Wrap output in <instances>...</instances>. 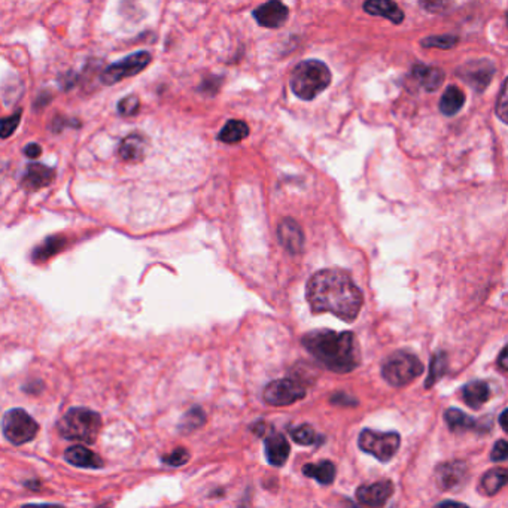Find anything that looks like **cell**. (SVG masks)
I'll return each instance as SVG.
<instances>
[{"mask_svg": "<svg viewBox=\"0 0 508 508\" xmlns=\"http://www.w3.org/2000/svg\"><path fill=\"white\" fill-rule=\"evenodd\" d=\"M306 297L315 313H331L352 322L363 307V292L351 276L336 269L315 273L306 288Z\"/></svg>", "mask_w": 508, "mask_h": 508, "instance_id": "obj_1", "label": "cell"}, {"mask_svg": "<svg viewBox=\"0 0 508 508\" xmlns=\"http://www.w3.org/2000/svg\"><path fill=\"white\" fill-rule=\"evenodd\" d=\"M301 343L320 364L334 373H351L361 363L359 346L351 331L316 329L307 332Z\"/></svg>", "mask_w": 508, "mask_h": 508, "instance_id": "obj_2", "label": "cell"}, {"mask_svg": "<svg viewBox=\"0 0 508 508\" xmlns=\"http://www.w3.org/2000/svg\"><path fill=\"white\" fill-rule=\"evenodd\" d=\"M331 84V72L327 64L319 60L301 61L291 75L294 95L303 100H313Z\"/></svg>", "mask_w": 508, "mask_h": 508, "instance_id": "obj_3", "label": "cell"}, {"mask_svg": "<svg viewBox=\"0 0 508 508\" xmlns=\"http://www.w3.org/2000/svg\"><path fill=\"white\" fill-rule=\"evenodd\" d=\"M102 428L100 414L84 407L71 409L59 422L60 434L73 441L91 445L97 440Z\"/></svg>", "mask_w": 508, "mask_h": 508, "instance_id": "obj_4", "label": "cell"}, {"mask_svg": "<svg viewBox=\"0 0 508 508\" xmlns=\"http://www.w3.org/2000/svg\"><path fill=\"white\" fill-rule=\"evenodd\" d=\"M422 373L423 365L421 359L416 355L404 351L392 353L382 365L383 379L395 387H403L411 383L422 376Z\"/></svg>", "mask_w": 508, "mask_h": 508, "instance_id": "obj_5", "label": "cell"}, {"mask_svg": "<svg viewBox=\"0 0 508 508\" xmlns=\"http://www.w3.org/2000/svg\"><path fill=\"white\" fill-rule=\"evenodd\" d=\"M401 437L398 433H379L373 430L361 431L358 438L359 449L371 454L380 462L391 461L398 452Z\"/></svg>", "mask_w": 508, "mask_h": 508, "instance_id": "obj_6", "label": "cell"}, {"mask_svg": "<svg viewBox=\"0 0 508 508\" xmlns=\"http://www.w3.org/2000/svg\"><path fill=\"white\" fill-rule=\"evenodd\" d=\"M2 430L12 445L20 446L29 443L36 437L39 425L25 410L12 409L5 414Z\"/></svg>", "mask_w": 508, "mask_h": 508, "instance_id": "obj_7", "label": "cell"}, {"mask_svg": "<svg viewBox=\"0 0 508 508\" xmlns=\"http://www.w3.org/2000/svg\"><path fill=\"white\" fill-rule=\"evenodd\" d=\"M264 401L273 407H286L306 397V387L294 379H277L270 382L264 389Z\"/></svg>", "mask_w": 508, "mask_h": 508, "instance_id": "obj_8", "label": "cell"}, {"mask_svg": "<svg viewBox=\"0 0 508 508\" xmlns=\"http://www.w3.org/2000/svg\"><path fill=\"white\" fill-rule=\"evenodd\" d=\"M150 63H151L150 52L146 51L135 52V54L126 57L124 60L111 64L109 68L103 72L102 81L106 85H114L119 81H123L126 78L140 73Z\"/></svg>", "mask_w": 508, "mask_h": 508, "instance_id": "obj_9", "label": "cell"}, {"mask_svg": "<svg viewBox=\"0 0 508 508\" xmlns=\"http://www.w3.org/2000/svg\"><path fill=\"white\" fill-rule=\"evenodd\" d=\"M493 72V64L486 60H481L470 61L462 66V68L458 69V76H461L468 85L474 87L477 91H483L489 85Z\"/></svg>", "mask_w": 508, "mask_h": 508, "instance_id": "obj_10", "label": "cell"}, {"mask_svg": "<svg viewBox=\"0 0 508 508\" xmlns=\"http://www.w3.org/2000/svg\"><path fill=\"white\" fill-rule=\"evenodd\" d=\"M468 474V468L461 461H452L440 464L435 468V480L440 489L454 490L464 485Z\"/></svg>", "mask_w": 508, "mask_h": 508, "instance_id": "obj_11", "label": "cell"}, {"mask_svg": "<svg viewBox=\"0 0 508 508\" xmlns=\"http://www.w3.org/2000/svg\"><path fill=\"white\" fill-rule=\"evenodd\" d=\"M394 485L389 480L377 481V483L363 485L356 490V498L361 504L371 508H382L387 500L392 497Z\"/></svg>", "mask_w": 508, "mask_h": 508, "instance_id": "obj_12", "label": "cell"}, {"mask_svg": "<svg viewBox=\"0 0 508 508\" xmlns=\"http://www.w3.org/2000/svg\"><path fill=\"white\" fill-rule=\"evenodd\" d=\"M252 16L262 28L277 29L286 23L289 11L282 2H269L258 6L252 12Z\"/></svg>", "mask_w": 508, "mask_h": 508, "instance_id": "obj_13", "label": "cell"}, {"mask_svg": "<svg viewBox=\"0 0 508 508\" xmlns=\"http://www.w3.org/2000/svg\"><path fill=\"white\" fill-rule=\"evenodd\" d=\"M279 240L282 246L291 252V253H300L303 250L304 246V236L303 231L300 229V225L291 219V218H285L280 221L279 224Z\"/></svg>", "mask_w": 508, "mask_h": 508, "instance_id": "obj_14", "label": "cell"}, {"mask_svg": "<svg viewBox=\"0 0 508 508\" xmlns=\"http://www.w3.org/2000/svg\"><path fill=\"white\" fill-rule=\"evenodd\" d=\"M264 446H265V456L270 465L282 466L286 464L291 447L282 434L267 435L264 440Z\"/></svg>", "mask_w": 508, "mask_h": 508, "instance_id": "obj_15", "label": "cell"}, {"mask_svg": "<svg viewBox=\"0 0 508 508\" xmlns=\"http://www.w3.org/2000/svg\"><path fill=\"white\" fill-rule=\"evenodd\" d=\"M56 176V171L44 164H29L28 171L23 178V186L25 190L36 191L48 186Z\"/></svg>", "mask_w": 508, "mask_h": 508, "instance_id": "obj_16", "label": "cell"}, {"mask_svg": "<svg viewBox=\"0 0 508 508\" xmlns=\"http://www.w3.org/2000/svg\"><path fill=\"white\" fill-rule=\"evenodd\" d=\"M64 458L71 465L79 468H92V470H97V468L103 466V461L99 454L85 446L69 447L64 453Z\"/></svg>", "mask_w": 508, "mask_h": 508, "instance_id": "obj_17", "label": "cell"}, {"mask_svg": "<svg viewBox=\"0 0 508 508\" xmlns=\"http://www.w3.org/2000/svg\"><path fill=\"white\" fill-rule=\"evenodd\" d=\"M490 397V387L483 380H473L462 387V398L471 409H480Z\"/></svg>", "mask_w": 508, "mask_h": 508, "instance_id": "obj_18", "label": "cell"}, {"mask_svg": "<svg viewBox=\"0 0 508 508\" xmlns=\"http://www.w3.org/2000/svg\"><path fill=\"white\" fill-rule=\"evenodd\" d=\"M363 8L370 16H379L387 18L394 24H399L404 20V12L401 11V8L397 4L389 2V0H373V2L364 4Z\"/></svg>", "mask_w": 508, "mask_h": 508, "instance_id": "obj_19", "label": "cell"}, {"mask_svg": "<svg viewBox=\"0 0 508 508\" xmlns=\"http://www.w3.org/2000/svg\"><path fill=\"white\" fill-rule=\"evenodd\" d=\"M413 76L426 91H435L445 81V73L441 69L430 68V66L418 64L413 68Z\"/></svg>", "mask_w": 508, "mask_h": 508, "instance_id": "obj_20", "label": "cell"}, {"mask_svg": "<svg viewBox=\"0 0 508 508\" xmlns=\"http://www.w3.org/2000/svg\"><path fill=\"white\" fill-rule=\"evenodd\" d=\"M303 474L306 477L315 478L320 485H331L336 478V465L329 461H322L319 464H307L303 466Z\"/></svg>", "mask_w": 508, "mask_h": 508, "instance_id": "obj_21", "label": "cell"}, {"mask_svg": "<svg viewBox=\"0 0 508 508\" xmlns=\"http://www.w3.org/2000/svg\"><path fill=\"white\" fill-rule=\"evenodd\" d=\"M445 421L452 433L470 431L474 430V428L478 425L474 418H471L470 414L461 411L459 409H447L445 413Z\"/></svg>", "mask_w": 508, "mask_h": 508, "instance_id": "obj_22", "label": "cell"}, {"mask_svg": "<svg viewBox=\"0 0 508 508\" xmlns=\"http://www.w3.org/2000/svg\"><path fill=\"white\" fill-rule=\"evenodd\" d=\"M119 155L126 162H140L145 155V139L140 135L127 136L119 145Z\"/></svg>", "mask_w": 508, "mask_h": 508, "instance_id": "obj_23", "label": "cell"}, {"mask_svg": "<svg viewBox=\"0 0 508 508\" xmlns=\"http://www.w3.org/2000/svg\"><path fill=\"white\" fill-rule=\"evenodd\" d=\"M507 483V470L504 468H493L489 470L480 480V490L488 497L497 495Z\"/></svg>", "mask_w": 508, "mask_h": 508, "instance_id": "obj_24", "label": "cell"}, {"mask_svg": "<svg viewBox=\"0 0 508 508\" xmlns=\"http://www.w3.org/2000/svg\"><path fill=\"white\" fill-rule=\"evenodd\" d=\"M66 242H68V240H66L64 236L48 237L33 250V261L44 262V261L49 260L51 257H54L56 253H59L66 246Z\"/></svg>", "mask_w": 508, "mask_h": 508, "instance_id": "obj_25", "label": "cell"}, {"mask_svg": "<svg viewBox=\"0 0 508 508\" xmlns=\"http://www.w3.org/2000/svg\"><path fill=\"white\" fill-rule=\"evenodd\" d=\"M465 103L464 92L458 87H449L440 100V111L447 116L456 115Z\"/></svg>", "mask_w": 508, "mask_h": 508, "instance_id": "obj_26", "label": "cell"}, {"mask_svg": "<svg viewBox=\"0 0 508 508\" xmlns=\"http://www.w3.org/2000/svg\"><path fill=\"white\" fill-rule=\"evenodd\" d=\"M249 135V127L240 119H230L221 130L218 139L224 143H237Z\"/></svg>", "mask_w": 508, "mask_h": 508, "instance_id": "obj_27", "label": "cell"}, {"mask_svg": "<svg viewBox=\"0 0 508 508\" xmlns=\"http://www.w3.org/2000/svg\"><path fill=\"white\" fill-rule=\"evenodd\" d=\"M449 368V363H447V355L445 352H437L433 359H431V365H430V373H428V379L425 382V387L426 389H431V387L441 380V377L445 376Z\"/></svg>", "mask_w": 508, "mask_h": 508, "instance_id": "obj_28", "label": "cell"}, {"mask_svg": "<svg viewBox=\"0 0 508 508\" xmlns=\"http://www.w3.org/2000/svg\"><path fill=\"white\" fill-rule=\"evenodd\" d=\"M291 437L297 445H301V446L318 445V435L313 431V428L307 423L291 430Z\"/></svg>", "mask_w": 508, "mask_h": 508, "instance_id": "obj_29", "label": "cell"}, {"mask_svg": "<svg viewBox=\"0 0 508 508\" xmlns=\"http://www.w3.org/2000/svg\"><path fill=\"white\" fill-rule=\"evenodd\" d=\"M205 422H206V416H205L203 410L200 407H194L183 416V419L181 422V430L183 433H191V431H195L197 428L202 426Z\"/></svg>", "mask_w": 508, "mask_h": 508, "instance_id": "obj_30", "label": "cell"}, {"mask_svg": "<svg viewBox=\"0 0 508 508\" xmlns=\"http://www.w3.org/2000/svg\"><path fill=\"white\" fill-rule=\"evenodd\" d=\"M456 44H458V37L449 35L430 36L422 41V47L425 48H440V49H450Z\"/></svg>", "mask_w": 508, "mask_h": 508, "instance_id": "obj_31", "label": "cell"}, {"mask_svg": "<svg viewBox=\"0 0 508 508\" xmlns=\"http://www.w3.org/2000/svg\"><path fill=\"white\" fill-rule=\"evenodd\" d=\"M20 118H21L20 112H17L16 115H11L8 118H0V138L6 139L14 135V131L17 130V127L20 124Z\"/></svg>", "mask_w": 508, "mask_h": 508, "instance_id": "obj_32", "label": "cell"}, {"mask_svg": "<svg viewBox=\"0 0 508 508\" xmlns=\"http://www.w3.org/2000/svg\"><path fill=\"white\" fill-rule=\"evenodd\" d=\"M139 99L136 96H127L118 103V111L124 116H131L139 111Z\"/></svg>", "mask_w": 508, "mask_h": 508, "instance_id": "obj_33", "label": "cell"}, {"mask_svg": "<svg viewBox=\"0 0 508 508\" xmlns=\"http://www.w3.org/2000/svg\"><path fill=\"white\" fill-rule=\"evenodd\" d=\"M188 459H190V453L186 452L183 447L175 449L170 454H167V456L163 458L164 464H169L171 466H181L188 462Z\"/></svg>", "mask_w": 508, "mask_h": 508, "instance_id": "obj_34", "label": "cell"}, {"mask_svg": "<svg viewBox=\"0 0 508 508\" xmlns=\"http://www.w3.org/2000/svg\"><path fill=\"white\" fill-rule=\"evenodd\" d=\"M508 454V447H507V441L505 440H500L495 443L492 453H490V459L495 462H502L507 459Z\"/></svg>", "mask_w": 508, "mask_h": 508, "instance_id": "obj_35", "label": "cell"}, {"mask_svg": "<svg viewBox=\"0 0 508 508\" xmlns=\"http://www.w3.org/2000/svg\"><path fill=\"white\" fill-rule=\"evenodd\" d=\"M507 81H504L502 87H501V95H500V99H498V103H497V114L500 115V118L502 119V121L505 123L507 121Z\"/></svg>", "mask_w": 508, "mask_h": 508, "instance_id": "obj_36", "label": "cell"}, {"mask_svg": "<svg viewBox=\"0 0 508 508\" xmlns=\"http://www.w3.org/2000/svg\"><path fill=\"white\" fill-rule=\"evenodd\" d=\"M24 152H25V155H28V157H30V158H36V157H39V155H41V152H42V148H41V146H39L37 143H30V145H28V146H25V150H24Z\"/></svg>", "mask_w": 508, "mask_h": 508, "instance_id": "obj_37", "label": "cell"}, {"mask_svg": "<svg viewBox=\"0 0 508 508\" xmlns=\"http://www.w3.org/2000/svg\"><path fill=\"white\" fill-rule=\"evenodd\" d=\"M435 508H468L465 504L456 502V501H443L435 505Z\"/></svg>", "mask_w": 508, "mask_h": 508, "instance_id": "obj_38", "label": "cell"}, {"mask_svg": "<svg viewBox=\"0 0 508 508\" xmlns=\"http://www.w3.org/2000/svg\"><path fill=\"white\" fill-rule=\"evenodd\" d=\"M498 365L502 371L507 370V347H504V349L501 351V355H500V361H498Z\"/></svg>", "mask_w": 508, "mask_h": 508, "instance_id": "obj_39", "label": "cell"}, {"mask_svg": "<svg viewBox=\"0 0 508 508\" xmlns=\"http://www.w3.org/2000/svg\"><path fill=\"white\" fill-rule=\"evenodd\" d=\"M24 508H61L60 505H48V504H42V505H24Z\"/></svg>", "mask_w": 508, "mask_h": 508, "instance_id": "obj_40", "label": "cell"}, {"mask_svg": "<svg viewBox=\"0 0 508 508\" xmlns=\"http://www.w3.org/2000/svg\"><path fill=\"white\" fill-rule=\"evenodd\" d=\"M505 416H507V410H504V411L501 413V418H500V423H501L502 430H505Z\"/></svg>", "mask_w": 508, "mask_h": 508, "instance_id": "obj_41", "label": "cell"}]
</instances>
